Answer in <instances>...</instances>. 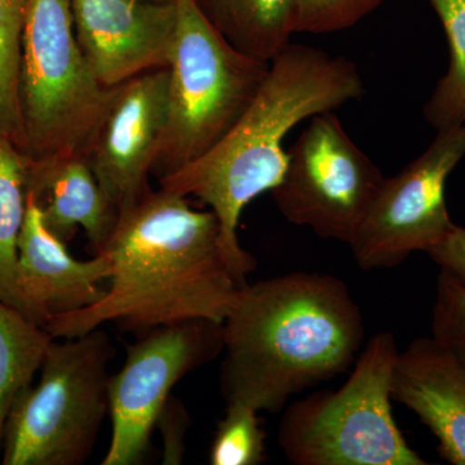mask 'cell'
Masks as SVG:
<instances>
[{
    "mask_svg": "<svg viewBox=\"0 0 465 465\" xmlns=\"http://www.w3.org/2000/svg\"><path fill=\"white\" fill-rule=\"evenodd\" d=\"M100 252L112 262L109 289L92 307L48 320L52 338H76L108 322L139 335L185 321L223 323L246 284L232 273L215 213L166 189L119 213Z\"/></svg>",
    "mask_w": 465,
    "mask_h": 465,
    "instance_id": "1",
    "label": "cell"
},
{
    "mask_svg": "<svg viewBox=\"0 0 465 465\" xmlns=\"http://www.w3.org/2000/svg\"><path fill=\"white\" fill-rule=\"evenodd\" d=\"M223 338L226 401L277 412L356 362L365 322L341 280L295 272L241 287Z\"/></svg>",
    "mask_w": 465,
    "mask_h": 465,
    "instance_id": "2",
    "label": "cell"
},
{
    "mask_svg": "<svg viewBox=\"0 0 465 465\" xmlns=\"http://www.w3.org/2000/svg\"><path fill=\"white\" fill-rule=\"evenodd\" d=\"M365 94L348 58L289 45L269 63L268 74L231 131L197 161L159 179L166 191L195 197L215 213L232 273L247 283L256 262L241 246L244 207L282 182L289 153L283 142L304 119L333 112Z\"/></svg>",
    "mask_w": 465,
    "mask_h": 465,
    "instance_id": "3",
    "label": "cell"
},
{
    "mask_svg": "<svg viewBox=\"0 0 465 465\" xmlns=\"http://www.w3.org/2000/svg\"><path fill=\"white\" fill-rule=\"evenodd\" d=\"M393 333H376L341 390L296 401L278 427V445L296 465H425L391 412Z\"/></svg>",
    "mask_w": 465,
    "mask_h": 465,
    "instance_id": "4",
    "label": "cell"
},
{
    "mask_svg": "<svg viewBox=\"0 0 465 465\" xmlns=\"http://www.w3.org/2000/svg\"><path fill=\"white\" fill-rule=\"evenodd\" d=\"M176 38L170 65V115L153 173H176L210 152L249 108L269 63L226 41L197 0H174Z\"/></svg>",
    "mask_w": 465,
    "mask_h": 465,
    "instance_id": "5",
    "label": "cell"
},
{
    "mask_svg": "<svg viewBox=\"0 0 465 465\" xmlns=\"http://www.w3.org/2000/svg\"><path fill=\"white\" fill-rule=\"evenodd\" d=\"M114 347L94 329L51 342L41 381L18 397L5 424L3 465H82L109 412L108 367Z\"/></svg>",
    "mask_w": 465,
    "mask_h": 465,
    "instance_id": "6",
    "label": "cell"
},
{
    "mask_svg": "<svg viewBox=\"0 0 465 465\" xmlns=\"http://www.w3.org/2000/svg\"><path fill=\"white\" fill-rule=\"evenodd\" d=\"M108 90L76 41L73 0H30L18 75L20 150L27 161L84 153Z\"/></svg>",
    "mask_w": 465,
    "mask_h": 465,
    "instance_id": "7",
    "label": "cell"
},
{
    "mask_svg": "<svg viewBox=\"0 0 465 465\" xmlns=\"http://www.w3.org/2000/svg\"><path fill=\"white\" fill-rule=\"evenodd\" d=\"M272 191L281 213L318 237L351 244L385 177L332 112L312 116Z\"/></svg>",
    "mask_w": 465,
    "mask_h": 465,
    "instance_id": "8",
    "label": "cell"
},
{
    "mask_svg": "<svg viewBox=\"0 0 465 465\" xmlns=\"http://www.w3.org/2000/svg\"><path fill=\"white\" fill-rule=\"evenodd\" d=\"M223 348V323L213 321H185L139 335L127 349L124 367L109 378L112 440L101 464L143 463L174 385L211 362Z\"/></svg>",
    "mask_w": 465,
    "mask_h": 465,
    "instance_id": "9",
    "label": "cell"
},
{
    "mask_svg": "<svg viewBox=\"0 0 465 465\" xmlns=\"http://www.w3.org/2000/svg\"><path fill=\"white\" fill-rule=\"evenodd\" d=\"M465 157V124L437 131L436 139L400 173L385 177L351 253L365 271L393 268L416 251L428 252L454 229L446 183Z\"/></svg>",
    "mask_w": 465,
    "mask_h": 465,
    "instance_id": "10",
    "label": "cell"
},
{
    "mask_svg": "<svg viewBox=\"0 0 465 465\" xmlns=\"http://www.w3.org/2000/svg\"><path fill=\"white\" fill-rule=\"evenodd\" d=\"M170 70H149L110 87L84 154L118 213L137 203L149 186L170 115Z\"/></svg>",
    "mask_w": 465,
    "mask_h": 465,
    "instance_id": "11",
    "label": "cell"
},
{
    "mask_svg": "<svg viewBox=\"0 0 465 465\" xmlns=\"http://www.w3.org/2000/svg\"><path fill=\"white\" fill-rule=\"evenodd\" d=\"M76 41L103 87L170 65L174 0H73Z\"/></svg>",
    "mask_w": 465,
    "mask_h": 465,
    "instance_id": "12",
    "label": "cell"
},
{
    "mask_svg": "<svg viewBox=\"0 0 465 465\" xmlns=\"http://www.w3.org/2000/svg\"><path fill=\"white\" fill-rule=\"evenodd\" d=\"M110 275L112 262L104 252L85 262L73 258L66 243L48 231L41 206L27 193L17 244V286L27 318L45 327L51 318L92 307L105 293L100 283Z\"/></svg>",
    "mask_w": 465,
    "mask_h": 465,
    "instance_id": "13",
    "label": "cell"
},
{
    "mask_svg": "<svg viewBox=\"0 0 465 465\" xmlns=\"http://www.w3.org/2000/svg\"><path fill=\"white\" fill-rule=\"evenodd\" d=\"M391 401L430 428L446 461L465 465V365L450 342L419 338L399 351Z\"/></svg>",
    "mask_w": 465,
    "mask_h": 465,
    "instance_id": "14",
    "label": "cell"
},
{
    "mask_svg": "<svg viewBox=\"0 0 465 465\" xmlns=\"http://www.w3.org/2000/svg\"><path fill=\"white\" fill-rule=\"evenodd\" d=\"M27 193L35 197L43 223L58 240L67 244L82 228L94 252L104 249L119 213L101 189L84 153L29 162Z\"/></svg>",
    "mask_w": 465,
    "mask_h": 465,
    "instance_id": "15",
    "label": "cell"
},
{
    "mask_svg": "<svg viewBox=\"0 0 465 465\" xmlns=\"http://www.w3.org/2000/svg\"><path fill=\"white\" fill-rule=\"evenodd\" d=\"M198 5L242 54L271 63L295 34L298 0H197Z\"/></svg>",
    "mask_w": 465,
    "mask_h": 465,
    "instance_id": "16",
    "label": "cell"
},
{
    "mask_svg": "<svg viewBox=\"0 0 465 465\" xmlns=\"http://www.w3.org/2000/svg\"><path fill=\"white\" fill-rule=\"evenodd\" d=\"M54 338L0 300V452L15 403L32 385Z\"/></svg>",
    "mask_w": 465,
    "mask_h": 465,
    "instance_id": "17",
    "label": "cell"
},
{
    "mask_svg": "<svg viewBox=\"0 0 465 465\" xmlns=\"http://www.w3.org/2000/svg\"><path fill=\"white\" fill-rule=\"evenodd\" d=\"M29 161L0 134V300L26 316L17 286V244L25 220Z\"/></svg>",
    "mask_w": 465,
    "mask_h": 465,
    "instance_id": "18",
    "label": "cell"
},
{
    "mask_svg": "<svg viewBox=\"0 0 465 465\" xmlns=\"http://www.w3.org/2000/svg\"><path fill=\"white\" fill-rule=\"evenodd\" d=\"M449 42L450 64L424 106L437 131L465 124V0H430Z\"/></svg>",
    "mask_w": 465,
    "mask_h": 465,
    "instance_id": "19",
    "label": "cell"
},
{
    "mask_svg": "<svg viewBox=\"0 0 465 465\" xmlns=\"http://www.w3.org/2000/svg\"><path fill=\"white\" fill-rule=\"evenodd\" d=\"M30 0H0V134L23 143L18 75L21 45Z\"/></svg>",
    "mask_w": 465,
    "mask_h": 465,
    "instance_id": "20",
    "label": "cell"
},
{
    "mask_svg": "<svg viewBox=\"0 0 465 465\" xmlns=\"http://www.w3.org/2000/svg\"><path fill=\"white\" fill-rule=\"evenodd\" d=\"M258 410L242 402H228L217 425L208 461L213 465H259L264 460L265 433Z\"/></svg>",
    "mask_w": 465,
    "mask_h": 465,
    "instance_id": "21",
    "label": "cell"
},
{
    "mask_svg": "<svg viewBox=\"0 0 465 465\" xmlns=\"http://www.w3.org/2000/svg\"><path fill=\"white\" fill-rule=\"evenodd\" d=\"M382 0H298L295 33L341 32L369 16Z\"/></svg>",
    "mask_w": 465,
    "mask_h": 465,
    "instance_id": "22",
    "label": "cell"
},
{
    "mask_svg": "<svg viewBox=\"0 0 465 465\" xmlns=\"http://www.w3.org/2000/svg\"><path fill=\"white\" fill-rule=\"evenodd\" d=\"M433 336L450 344H465V286L443 271L437 282Z\"/></svg>",
    "mask_w": 465,
    "mask_h": 465,
    "instance_id": "23",
    "label": "cell"
},
{
    "mask_svg": "<svg viewBox=\"0 0 465 465\" xmlns=\"http://www.w3.org/2000/svg\"><path fill=\"white\" fill-rule=\"evenodd\" d=\"M191 418L179 400L170 397L157 421L163 440V464L183 463L185 454V437Z\"/></svg>",
    "mask_w": 465,
    "mask_h": 465,
    "instance_id": "24",
    "label": "cell"
},
{
    "mask_svg": "<svg viewBox=\"0 0 465 465\" xmlns=\"http://www.w3.org/2000/svg\"><path fill=\"white\" fill-rule=\"evenodd\" d=\"M427 253L440 265V271L465 286V228L455 225L446 240Z\"/></svg>",
    "mask_w": 465,
    "mask_h": 465,
    "instance_id": "25",
    "label": "cell"
},
{
    "mask_svg": "<svg viewBox=\"0 0 465 465\" xmlns=\"http://www.w3.org/2000/svg\"><path fill=\"white\" fill-rule=\"evenodd\" d=\"M452 347L457 351L458 356L460 357V360L463 361L465 365V344H451Z\"/></svg>",
    "mask_w": 465,
    "mask_h": 465,
    "instance_id": "26",
    "label": "cell"
},
{
    "mask_svg": "<svg viewBox=\"0 0 465 465\" xmlns=\"http://www.w3.org/2000/svg\"><path fill=\"white\" fill-rule=\"evenodd\" d=\"M161 2H167V0H161Z\"/></svg>",
    "mask_w": 465,
    "mask_h": 465,
    "instance_id": "27",
    "label": "cell"
}]
</instances>
